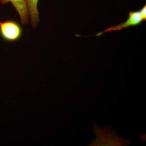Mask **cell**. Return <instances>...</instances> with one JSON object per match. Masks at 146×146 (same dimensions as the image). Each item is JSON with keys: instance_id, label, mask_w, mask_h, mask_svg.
I'll return each mask as SVG.
<instances>
[{"instance_id": "1", "label": "cell", "mask_w": 146, "mask_h": 146, "mask_svg": "<svg viewBox=\"0 0 146 146\" xmlns=\"http://www.w3.org/2000/svg\"><path fill=\"white\" fill-rule=\"evenodd\" d=\"M93 128L96 139L89 146H128L131 141V139L120 138L110 125L101 127L95 124Z\"/></svg>"}, {"instance_id": "2", "label": "cell", "mask_w": 146, "mask_h": 146, "mask_svg": "<svg viewBox=\"0 0 146 146\" xmlns=\"http://www.w3.org/2000/svg\"><path fill=\"white\" fill-rule=\"evenodd\" d=\"M0 34L6 41L14 42L21 38L23 30L16 21L9 20L0 22Z\"/></svg>"}, {"instance_id": "3", "label": "cell", "mask_w": 146, "mask_h": 146, "mask_svg": "<svg viewBox=\"0 0 146 146\" xmlns=\"http://www.w3.org/2000/svg\"><path fill=\"white\" fill-rule=\"evenodd\" d=\"M144 21L139 11H129L127 20L122 23L117 25L113 26L105 30L104 31L98 33L96 35L100 36L105 33L113 31H120L129 27L136 26L142 23Z\"/></svg>"}, {"instance_id": "4", "label": "cell", "mask_w": 146, "mask_h": 146, "mask_svg": "<svg viewBox=\"0 0 146 146\" xmlns=\"http://www.w3.org/2000/svg\"><path fill=\"white\" fill-rule=\"evenodd\" d=\"M11 3L18 12L21 23L27 25L29 22L28 9L26 0H0V3L5 5Z\"/></svg>"}, {"instance_id": "5", "label": "cell", "mask_w": 146, "mask_h": 146, "mask_svg": "<svg viewBox=\"0 0 146 146\" xmlns=\"http://www.w3.org/2000/svg\"><path fill=\"white\" fill-rule=\"evenodd\" d=\"M39 1V0H26L28 9L31 25L33 29L37 27L40 21L39 12L38 9Z\"/></svg>"}, {"instance_id": "6", "label": "cell", "mask_w": 146, "mask_h": 146, "mask_svg": "<svg viewBox=\"0 0 146 146\" xmlns=\"http://www.w3.org/2000/svg\"><path fill=\"white\" fill-rule=\"evenodd\" d=\"M141 16L144 21H146V5H144L142 8L139 10Z\"/></svg>"}]
</instances>
